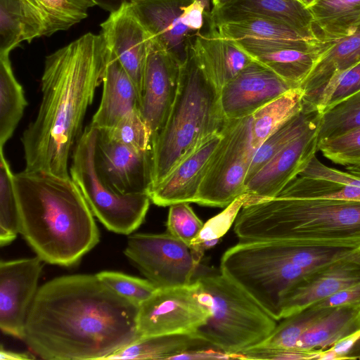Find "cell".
Returning <instances> with one entry per match:
<instances>
[{"instance_id":"6da1fadb","label":"cell","mask_w":360,"mask_h":360,"mask_svg":"<svg viewBox=\"0 0 360 360\" xmlns=\"http://www.w3.org/2000/svg\"><path fill=\"white\" fill-rule=\"evenodd\" d=\"M138 311L96 274L58 276L39 287L22 340L43 359H105L140 338Z\"/></svg>"},{"instance_id":"7a4b0ae2","label":"cell","mask_w":360,"mask_h":360,"mask_svg":"<svg viewBox=\"0 0 360 360\" xmlns=\"http://www.w3.org/2000/svg\"><path fill=\"white\" fill-rule=\"evenodd\" d=\"M109 54L103 36L88 32L46 57L40 105L21 137L25 170L70 177V157Z\"/></svg>"},{"instance_id":"3957f363","label":"cell","mask_w":360,"mask_h":360,"mask_svg":"<svg viewBox=\"0 0 360 360\" xmlns=\"http://www.w3.org/2000/svg\"><path fill=\"white\" fill-rule=\"evenodd\" d=\"M13 184L20 233L44 262L75 265L98 244L94 215L71 177L24 169Z\"/></svg>"},{"instance_id":"277c9868","label":"cell","mask_w":360,"mask_h":360,"mask_svg":"<svg viewBox=\"0 0 360 360\" xmlns=\"http://www.w3.org/2000/svg\"><path fill=\"white\" fill-rule=\"evenodd\" d=\"M240 240L360 245V202L276 196L243 206L234 222Z\"/></svg>"},{"instance_id":"5b68a950","label":"cell","mask_w":360,"mask_h":360,"mask_svg":"<svg viewBox=\"0 0 360 360\" xmlns=\"http://www.w3.org/2000/svg\"><path fill=\"white\" fill-rule=\"evenodd\" d=\"M225 120L219 90L190 48L180 65L179 89L169 115L152 140L151 188L202 143L220 132Z\"/></svg>"},{"instance_id":"8992f818","label":"cell","mask_w":360,"mask_h":360,"mask_svg":"<svg viewBox=\"0 0 360 360\" xmlns=\"http://www.w3.org/2000/svg\"><path fill=\"white\" fill-rule=\"evenodd\" d=\"M209 316L195 335L233 354L262 342L277 321L245 289L221 270L203 271L193 281Z\"/></svg>"},{"instance_id":"52a82bcc","label":"cell","mask_w":360,"mask_h":360,"mask_svg":"<svg viewBox=\"0 0 360 360\" xmlns=\"http://www.w3.org/2000/svg\"><path fill=\"white\" fill-rule=\"evenodd\" d=\"M98 129L87 126L72 154L70 175L93 214L109 231L130 235L143 222L150 198L148 193L123 195L114 191L101 175L95 153Z\"/></svg>"},{"instance_id":"ba28073f","label":"cell","mask_w":360,"mask_h":360,"mask_svg":"<svg viewBox=\"0 0 360 360\" xmlns=\"http://www.w3.org/2000/svg\"><path fill=\"white\" fill-rule=\"evenodd\" d=\"M221 133L195 200L199 205L226 207L245 193L246 176L257 150L251 141V115L226 119Z\"/></svg>"},{"instance_id":"9c48e42d","label":"cell","mask_w":360,"mask_h":360,"mask_svg":"<svg viewBox=\"0 0 360 360\" xmlns=\"http://www.w3.org/2000/svg\"><path fill=\"white\" fill-rule=\"evenodd\" d=\"M124 253L157 288L192 283L200 266L190 247L169 233L130 235Z\"/></svg>"},{"instance_id":"30bf717a","label":"cell","mask_w":360,"mask_h":360,"mask_svg":"<svg viewBox=\"0 0 360 360\" xmlns=\"http://www.w3.org/2000/svg\"><path fill=\"white\" fill-rule=\"evenodd\" d=\"M208 316L193 281L186 285L157 288L139 306L137 330L140 338L195 334Z\"/></svg>"},{"instance_id":"8fae6325","label":"cell","mask_w":360,"mask_h":360,"mask_svg":"<svg viewBox=\"0 0 360 360\" xmlns=\"http://www.w3.org/2000/svg\"><path fill=\"white\" fill-rule=\"evenodd\" d=\"M38 257L0 262V328L22 339L27 317L43 269Z\"/></svg>"},{"instance_id":"7c38bea8","label":"cell","mask_w":360,"mask_h":360,"mask_svg":"<svg viewBox=\"0 0 360 360\" xmlns=\"http://www.w3.org/2000/svg\"><path fill=\"white\" fill-rule=\"evenodd\" d=\"M319 122L280 150L245 184L243 206L277 196L299 175L318 151Z\"/></svg>"},{"instance_id":"4fadbf2b","label":"cell","mask_w":360,"mask_h":360,"mask_svg":"<svg viewBox=\"0 0 360 360\" xmlns=\"http://www.w3.org/2000/svg\"><path fill=\"white\" fill-rule=\"evenodd\" d=\"M95 158L101 175L116 192L149 194L152 186L151 149L132 148L98 129Z\"/></svg>"},{"instance_id":"5bb4252c","label":"cell","mask_w":360,"mask_h":360,"mask_svg":"<svg viewBox=\"0 0 360 360\" xmlns=\"http://www.w3.org/2000/svg\"><path fill=\"white\" fill-rule=\"evenodd\" d=\"M180 65L150 40L144 70L139 111L152 140L164 126L179 89Z\"/></svg>"},{"instance_id":"9a60e30c","label":"cell","mask_w":360,"mask_h":360,"mask_svg":"<svg viewBox=\"0 0 360 360\" xmlns=\"http://www.w3.org/2000/svg\"><path fill=\"white\" fill-rule=\"evenodd\" d=\"M295 89L269 68L252 60L219 91L225 119H240Z\"/></svg>"},{"instance_id":"2e32d148","label":"cell","mask_w":360,"mask_h":360,"mask_svg":"<svg viewBox=\"0 0 360 360\" xmlns=\"http://www.w3.org/2000/svg\"><path fill=\"white\" fill-rule=\"evenodd\" d=\"M360 282V245L307 274L283 295L281 319Z\"/></svg>"},{"instance_id":"e0dca14e","label":"cell","mask_w":360,"mask_h":360,"mask_svg":"<svg viewBox=\"0 0 360 360\" xmlns=\"http://www.w3.org/2000/svg\"><path fill=\"white\" fill-rule=\"evenodd\" d=\"M195 0H134L129 6L150 39L180 65L197 33L182 22L184 8Z\"/></svg>"},{"instance_id":"ac0fdd59","label":"cell","mask_w":360,"mask_h":360,"mask_svg":"<svg viewBox=\"0 0 360 360\" xmlns=\"http://www.w3.org/2000/svg\"><path fill=\"white\" fill-rule=\"evenodd\" d=\"M101 34L134 82L140 97L150 37L129 4L110 13L101 24Z\"/></svg>"},{"instance_id":"d6986e66","label":"cell","mask_w":360,"mask_h":360,"mask_svg":"<svg viewBox=\"0 0 360 360\" xmlns=\"http://www.w3.org/2000/svg\"><path fill=\"white\" fill-rule=\"evenodd\" d=\"M221 131L202 143L149 191L150 200L166 207L179 202H195L198 190L218 147Z\"/></svg>"},{"instance_id":"ffe728a7","label":"cell","mask_w":360,"mask_h":360,"mask_svg":"<svg viewBox=\"0 0 360 360\" xmlns=\"http://www.w3.org/2000/svg\"><path fill=\"white\" fill-rule=\"evenodd\" d=\"M248 18L278 21L304 37L317 39L311 12L297 0H233L221 8H212L209 24L214 27L221 23Z\"/></svg>"},{"instance_id":"44dd1931","label":"cell","mask_w":360,"mask_h":360,"mask_svg":"<svg viewBox=\"0 0 360 360\" xmlns=\"http://www.w3.org/2000/svg\"><path fill=\"white\" fill-rule=\"evenodd\" d=\"M277 196L360 202V177L329 167L315 155Z\"/></svg>"},{"instance_id":"7402d4cb","label":"cell","mask_w":360,"mask_h":360,"mask_svg":"<svg viewBox=\"0 0 360 360\" xmlns=\"http://www.w3.org/2000/svg\"><path fill=\"white\" fill-rule=\"evenodd\" d=\"M191 49L219 91L253 60L234 40L222 37L212 26L196 34Z\"/></svg>"},{"instance_id":"603a6c76","label":"cell","mask_w":360,"mask_h":360,"mask_svg":"<svg viewBox=\"0 0 360 360\" xmlns=\"http://www.w3.org/2000/svg\"><path fill=\"white\" fill-rule=\"evenodd\" d=\"M234 41L254 60L269 68L295 88H299L308 76L325 45L323 43L304 49L256 40Z\"/></svg>"},{"instance_id":"cb8c5ba5","label":"cell","mask_w":360,"mask_h":360,"mask_svg":"<svg viewBox=\"0 0 360 360\" xmlns=\"http://www.w3.org/2000/svg\"><path fill=\"white\" fill-rule=\"evenodd\" d=\"M26 23L27 42L67 30L88 16L92 0H19Z\"/></svg>"},{"instance_id":"d4e9b609","label":"cell","mask_w":360,"mask_h":360,"mask_svg":"<svg viewBox=\"0 0 360 360\" xmlns=\"http://www.w3.org/2000/svg\"><path fill=\"white\" fill-rule=\"evenodd\" d=\"M102 83L100 105L90 124L97 129L113 127L140 105L134 82L110 51Z\"/></svg>"},{"instance_id":"484cf974","label":"cell","mask_w":360,"mask_h":360,"mask_svg":"<svg viewBox=\"0 0 360 360\" xmlns=\"http://www.w3.org/2000/svg\"><path fill=\"white\" fill-rule=\"evenodd\" d=\"M214 27L220 35L233 40H256L304 49L323 44L317 39L302 35L280 22L260 18H248L224 22Z\"/></svg>"},{"instance_id":"4316f807","label":"cell","mask_w":360,"mask_h":360,"mask_svg":"<svg viewBox=\"0 0 360 360\" xmlns=\"http://www.w3.org/2000/svg\"><path fill=\"white\" fill-rule=\"evenodd\" d=\"M360 61V26L352 34L326 43L301 84L304 94L318 89L335 75Z\"/></svg>"},{"instance_id":"83f0119b","label":"cell","mask_w":360,"mask_h":360,"mask_svg":"<svg viewBox=\"0 0 360 360\" xmlns=\"http://www.w3.org/2000/svg\"><path fill=\"white\" fill-rule=\"evenodd\" d=\"M359 330L360 304L331 307L304 333L297 342L296 349H326Z\"/></svg>"},{"instance_id":"f1b7e54d","label":"cell","mask_w":360,"mask_h":360,"mask_svg":"<svg viewBox=\"0 0 360 360\" xmlns=\"http://www.w3.org/2000/svg\"><path fill=\"white\" fill-rule=\"evenodd\" d=\"M308 9L314 36L323 43L350 34L360 26V0H316Z\"/></svg>"},{"instance_id":"f546056e","label":"cell","mask_w":360,"mask_h":360,"mask_svg":"<svg viewBox=\"0 0 360 360\" xmlns=\"http://www.w3.org/2000/svg\"><path fill=\"white\" fill-rule=\"evenodd\" d=\"M212 346L195 334L141 337L105 359H172L183 352Z\"/></svg>"},{"instance_id":"4dcf8cb0","label":"cell","mask_w":360,"mask_h":360,"mask_svg":"<svg viewBox=\"0 0 360 360\" xmlns=\"http://www.w3.org/2000/svg\"><path fill=\"white\" fill-rule=\"evenodd\" d=\"M321 115L315 106L303 102L302 110L280 127L257 149L248 172L245 184L275 155L319 121Z\"/></svg>"},{"instance_id":"1f68e13d","label":"cell","mask_w":360,"mask_h":360,"mask_svg":"<svg viewBox=\"0 0 360 360\" xmlns=\"http://www.w3.org/2000/svg\"><path fill=\"white\" fill-rule=\"evenodd\" d=\"M304 92L295 88L261 107L251 115V141L257 149L264 141L302 109Z\"/></svg>"},{"instance_id":"d6a6232c","label":"cell","mask_w":360,"mask_h":360,"mask_svg":"<svg viewBox=\"0 0 360 360\" xmlns=\"http://www.w3.org/2000/svg\"><path fill=\"white\" fill-rule=\"evenodd\" d=\"M27 102L13 74L9 54H0V148L11 138Z\"/></svg>"},{"instance_id":"836d02e7","label":"cell","mask_w":360,"mask_h":360,"mask_svg":"<svg viewBox=\"0 0 360 360\" xmlns=\"http://www.w3.org/2000/svg\"><path fill=\"white\" fill-rule=\"evenodd\" d=\"M358 127H360V90L321 112L318 144Z\"/></svg>"},{"instance_id":"e575fe53","label":"cell","mask_w":360,"mask_h":360,"mask_svg":"<svg viewBox=\"0 0 360 360\" xmlns=\"http://www.w3.org/2000/svg\"><path fill=\"white\" fill-rule=\"evenodd\" d=\"M0 148V245L13 242L20 233V217L13 176L10 165Z\"/></svg>"},{"instance_id":"d590c367","label":"cell","mask_w":360,"mask_h":360,"mask_svg":"<svg viewBox=\"0 0 360 360\" xmlns=\"http://www.w3.org/2000/svg\"><path fill=\"white\" fill-rule=\"evenodd\" d=\"M331 307L310 306L282 319L273 332L259 345L283 349L297 350L296 345L304 333ZM299 351V350H298Z\"/></svg>"},{"instance_id":"8d00e7d4","label":"cell","mask_w":360,"mask_h":360,"mask_svg":"<svg viewBox=\"0 0 360 360\" xmlns=\"http://www.w3.org/2000/svg\"><path fill=\"white\" fill-rule=\"evenodd\" d=\"M360 90V61L335 75L323 86L304 94L303 102L321 112Z\"/></svg>"},{"instance_id":"74e56055","label":"cell","mask_w":360,"mask_h":360,"mask_svg":"<svg viewBox=\"0 0 360 360\" xmlns=\"http://www.w3.org/2000/svg\"><path fill=\"white\" fill-rule=\"evenodd\" d=\"M98 130L108 138L132 148L151 149L152 134L139 109L127 115L113 127Z\"/></svg>"},{"instance_id":"f35d334b","label":"cell","mask_w":360,"mask_h":360,"mask_svg":"<svg viewBox=\"0 0 360 360\" xmlns=\"http://www.w3.org/2000/svg\"><path fill=\"white\" fill-rule=\"evenodd\" d=\"M27 41L26 23L19 0H0V54H9Z\"/></svg>"},{"instance_id":"ab89813d","label":"cell","mask_w":360,"mask_h":360,"mask_svg":"<svg viewBox=\"0 0 360 360\" xmlns=\"http://www.w3.org/2000/svg\"><path fill=\"white\" fill-rule=\"evenodd\" d=\"M96 276L116 293L139 306L157 290L147 278L143 279L120 272L104 271L96 274Z\"/></svg>"},{"instance_id":"60d3db41","label":"cell","mask_w":360,"mask_h":360,"mask_svg":"<svg viewBox=\"0 0 360 360\" xmlns=\"http://www.w3.org/2000/svg\"><path fill=\"white\" fill-rule=\"evenodd\" d=\"M166 225L167 233L189 246L198 236L204 224L189 202H183L169 206Z\"/></svg>"},{"instance_id":"b9f144b4","label":"cell","mask_w":360,"mask_h":360,"mask_svg":"<svg viewBox=\"0 0 360 360\" xmlns=\"http://www.w3.org/2000/svg\"><path fill=\"white\" fill-rule=\"evenodd\" d=\"M323 155L335 164L352 165L360 162V127L317 146Z\"/></svg>"},{"instance_id":"7bdbcfd3","label":"cell","mask_w":360,"mask_h":360,"mask_svg":"<svg viewBox=\"0 0 360 360\" xmlns=\"http://www.w3.org/2000/svg\"><path fill=\"white\" fill-rule=\"evenodd\" d=\"M245 197V193L240 195L222 212L207 221L191 245L207 240H219L234 224L240 210L244 205Z\"/></svg>"},{"instance_id":"ee69618b","label":"cell","mask_w":360,"mask_h":360,"mask_svg":"<svg viewBox=\"0 0 360 360\" xmlns=\"http://www.w3.org/2000/svg\"><path fill=\"white\" fill-rule=\"evenodd\" d=\"M321 349L309 352L272 348L255 345L233 354L234 359H267V360H300L318 359Z\"/></svg>"},{"instance_id":"f6af8a7d","label":"cell","mask_w":360,"mask_h":360,"mask_svg":"<svg viewBox=\"0 0 360 360\" xmlns=\"http://www.w3.org/2000/svg\"><path fill=\"white\" fill-rule=\"evenodd\" d=\"M359 304H360V282L347 287L311 306L323 308Z\"/></svg>"},{"instance_id":"bcb514c9","label":"cell","mask_w":360,"mask_h":360,"mask_svg":"<svg viewBox=\"0 0 360 360\" xmlns=\"http://www.w3.org/2000/svg\"><path fill=\"white\" fill-rule=\"evenodd\" d=\"M231 354L213 346L187 351L174 356L172 359H233Z\"/></svg>"},{"instance_id":"7dc6e473","label":"cell","mask_w":360,"mask_h":360,"mask_svg":"<svg viewBox=\"0 0 360 360\" xmlns=\"http://www.w3.org/2000/svg\"><path fill=\"white\" fill-rule=\"evenodd\" d=\"M360 338V330L336 342L331 347L340 359H347V354L356 340Z\"/></svg>"},{"instance_id":"c3c4849f","label":"cell","mask_w":360,"mask_h":360,"mask_svg":"<svg viewBox=\"0 0 360 360\" xmlns=\"http://www.w3.org/2000/svg\"><path fill=\"white\" fill-rule=\"evenodd\" d=\"M96 6L103 10L113 13L126 4H130L134 0H92Z\"/></svg>"},{"instance_id":"681fc988","label":"cell","mask_w":360,"mask_h":360,"mask_svg":"<svg viewBox=\"0 0 360 360\" xmlns=\"http://www.w3.org/2000/svg\"><path fill=\"white\" fill-rule=\"evenodd\" d=\"M36 358L35 354L30 352H19L4 349L3 347L0 349L1 360H32Z\"/></svg>"},{"instance_id":"f907efd6","label":"cell","mask_w":360,"mask_h":360,"mask_svg":"<svg viewBox=\"0 0 360 360\" xmlns=\"http://www.w3.org/2000/svg\"><path fill=\"white\" fill-rule=\"evenodd\" d=\"M347 359H360V338L349 352Z\"/></svg>"},{"instance_id":"816d5d0a","label":"cell","mask_w":360,"mask_h":360,"mask_svg":"<svg viewBox=\"0 0 360 360\" xmlns=\"http://www.w3.org/2000/svg\"><path fill=\"white\" fill-rule=\"evenodd\" d=\"M346 169L348 172L360 177V162L346 166Z\"/></svg>"},{"instance_id":"f5cc1de1","label":"cell","mask_w":360,"mask_h":360,"mask_svg":"<svg viewBox=\"0 0 360 360\" xmlns=\"http://www.w3.org/2000/svg\"><path fill=\"white\" fill-rule=\"evenodd\" d=\"M233 1V0H211L213 5V9L221 8Z\"/></svg>"},{"instance_id":"db71d44e","label":"cell","mask_w":360,"mask_h":360,"mask_svg":"<svg viewBox=\"0 0 360 360\" xmlns=\"http://www.w3.org/2000/svg\"><path fill=\"white\" fill-rule=\"evenodd\" d=\"M302 5H304L307 8L311 6L316 0H297Z\"/></svg>"}]
</instances>
